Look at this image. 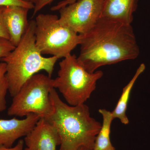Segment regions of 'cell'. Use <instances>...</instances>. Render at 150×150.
<instances>
[{"instance_id": "obj_8", "label": "cell", "mask_w": 150, "mask_h": 150, "mask_svg": "<svg viewBox=\"0 0 150 150\" xmlns=\"http://www.w3.org/2000/svg\"><path fill=\"white\" fill-rule=\"evenodd\" d=\"M24 150H56L61 139L55 127L46 119L41 118L34 128L25 137Z\"/></svg>"}, {"instance_id": "obj_20", "label": "cell", "mask_w": 150, "mask_h": 150, "mask_svg": "<svg viewBox=\"0 0 150 150\" xmlns=\"http://www.w3.org/2000/svg\"><path fill=\"white\" fill-rule=\"evenodd\" d=\"M24 142L23 140L21 139L18 141L17 144L15 146L11 148H6L0 146V150H23Z\"/></svg>"}, {"instance_id": "obj_3", "label": "cell", "mask_w": 150, "mask_h": 150, "mask_svg": "<svg viewBox=\"0 0 150 150\" xmlns=\"http://www.w3.org/2000/svg\"><path fill=\"white\" fill-rule=\"evenodd\" d=\"M35 20L29 21L27 31L17 46L1 60L6 65L8 92L13 97L25 83L40 71L51 77L57 57H43L35 43Z\"/></svg>"}, {"instance_id": "obj_19", "label": "cell", "mask_w": 150, "mask_h": 150, "mask_svg": "<svg viewBox=\"0 0 150 150\" xmlns=\"http://www.w3.org/2000/svg\"><path fill=\"white\" fill-rule=\"evenodd\" d=\"M76 1L77 0H63L59 2L56 5L51 7V10L52 11H59L60 8L63 7L74 2Z\"/></svg>"}, {"instance_id": "obj_7", "label": "cell", "mask_w": 150, "mask_h": 150, "mask_svg": "<svg viewBox=\"0 0 150 150\" xmlns=\"http://www.w3.org/2000/svg\"><path fill=\"white\" fill-rule=\"evenodd\" d=\"M104 0H77L60 8V23L79 35L88 32L101 17Z\"/></svg>"}, {"instance_id": "obj_13", "label": "cell", "mask_w": 150, "mask_h": 150, "mask_svg": "<svg viewBox=\"0 0 150 150\" xmlns=\"http://www.w3.org/2000/svg\"><path fill=\"white\" fill-rule=\"evenodd\" d=\"M103 118L101 128L95 142L93 150H115L110 139V128L113 119L112 112L105 109H99Z\"/></svg>"}, {"instance_id": "obj_1", "label": "cell", "mask_w": 150, "mask_h": 150, "mask_svg": "<svg viewBox=\"0 0 150 150\" xmlns=\"http://www.w3.org/2000/svg\"><path fill=\"white\" fill-rule=\"evenodd\" d=\"M79 35L77 59L89 73L102 66L134 60L140 54L131 25L100 18L88 32Z\"/></svg>"}, {"instance_id": "obj_17", "label": "cell", "mask_w": 150, "mask_h": 150, "mask_svg": "<svg viewBox=\"0 0 150 150\" xmlns=\"http://www.w3.org/2000/svg\"><path fill=\"white\" fill-rule=\"evenodd\" d=\"M54 0H32L31 2L34 5L33 16L35 15L38 12L46 6L50 4Z\"/></svg>"}, {"instance_id": "obj_4", "label": "cell", "mask_w": 150, "mask_h": 150, "mask_svg": "<svg viewBox=\"0 0 150 150\" xmlns=\"http://www.w3.org/2000/svg\"><path fill=\"white\" fill-rule=\"evenodd\" d=\"M63 59L59 64L58 76L54 79V88L59 90L69 105L83 104L96 88L103 73L101 71L88 72L75 55L71 54Z\"/></svg>"}, {"instance_id": "obj_16", "label": "cell", "mask_w": 150, "mask_h": 150, "mask_svg": "<svg viewBox=\"0 0 150 150\" xmlns=\"http://www.w3.org/2000/svg\"><path fill=\"white\" fill-rule=\"evenodd\" d=\"M20 6L33 9L34 5L31 2H25L22 0H0V6Z\"/></svg>"}, {"instance_id": "obj_14", "label": "cell", "mask_w": 150, "mask_h": 150, "mask_svg": "<svg viewBox=\"0 0 150 150\" xmlns=\"http://www.w3.org/2000/svg\"><path fill=\"white\" fill-rule=\"evenodd\" d=\"M6 71V63L0 62V112L5 110L7 107L6 96L8 91V83Z\"/></svg>"}, {"instance_id": "obj_21", "label": "cell", "mask_w": 150, "mask_h": 150, "mask_svg": "<svg viewBox=\"0 0 150 150\" xmlns=\"http://www.w3.org/2000/svg\"><path fill=\"white\" fill-rule=\"evenodd\" d=\"M22 1H24L25 2H31L32 0H22Z\"/></svg>"}, {"instance_id": "obj_9", "label": "cell", "mask_w": 150, "mask_h": 150, "mask_svg": "<svg viewBox=\"0 0 150 150\" xmlns=\"http://www.w3.org/2000/svg\"><path fill=\"white\" fill-rule=\"evenodd\" d=\"M40 118L36 114H30L23 119L16 117L0 118V146L12 147L16 140L25 137L31 131Z\"/></svg>"}, {"instance_id": "obj_12", "label": "cell", "mask_w": 150, "mask_h": 150, "mask_svg": "<svg viewBox=\"0 0 150 150\" xmlns=\"http://www.w3.org/2000/svg\"><path fill=\"white\" fill-rule=\"evenodd\" d=\"M145 69L146 66L144 64H141L131 81L123 88L121 96L115 109L112 112L114 119L118 118L121 123L125 125H127L129 122V118L126 115V110L131 91L137 79L144 71Z\"/></svg>"}, {"instance_id": "obj_18", "label": "cell", "mask_w": 150, "mask_h": 150, "mask_svg": "<svg viewBox=\"0 0 150 150\" xmlns=\"http://www.w3.org/2000/svg\"><path fill=\"white\" fill-rule=\"evenodd\" d=\"M5 6H0V37L9 40V35L6 28L3 18V11Z\"/></svg>"}, {"instance_id": "obj_11", "label": "cell", "mask_w": 150, "mask_h": 150, "mask_svg": "<svg viewBox=\"0 0 150 150\" xmlns=\"http://www.w3.org/2000/svg\"><path fill=\"white\" fill-rule=\"evenodd\" d=\"M139 0H104L100 18L131 25Z\"/></svg>"}, {"instance_id": "obj_15", "label": "cell", "mask_w": 150, "mask_h": 150, "mask_svg": "<svg viewBox=\"0 0 150 150\" xmlns=\"http://www.w3.org/2000/svg\"><path fill=\"white\" fill-rule=\"evenodd\" d=\"M15 47L9 40L0 37V61L7 56Z\"/></svg>"}, {"instance_id": "obj_2", "label": "cell", "mask_w": 150, "mask_h": 150, "mask_svg": "<svg viewBox=\"0 0 150 150\" xmlns=\"http://www.w3.org/2000/svg\"><path fill=\"white\" fill-rule=\"evenodd\" d=\"M50 97L54 110L45 119L59 133V150H93L102 124L91 116L88 106L84 103L72 106L65 103L54 88Z\"/></svg>"}, {"instance_id": "obj_5", "label": "cell", "mask_w": 150, "mask_h": 150, "mask_svg": "<svg viewBox=\"0 0 150 150\" xmlns=\"http://www.w3.org/2000/svg\"><path fill=\"white\" fill-rule=\"evenodd\" d=\"M54 79L38 73L28 80L13 97L8 110L10 116L22 117L30 114L46 118L54 110L50 93Z\"/></svg>"}, {"instance_id": "obj_6", "label": "cell", "mask_w": 150, "mask_h": 150, "mask_svg": "<svg viewBox=\"0 0 150 150\" xmlns=\"http://www.w3.org/2000/svg\"><path fill=\"white\" fill-rule=\"evenodd\" d=\"M35 20V45L42 55L64 58L79 45L80 35L62 25L56 15L39 14Z\"/></svg>"}, {"instance_id": "obj_10", "label": "cell", "mask_w": 150, "mask_h": 150, "mask_svg": "<svg viewBox=\"0 0 150 150\" xmlns=\"http://www.w3.org/2000/svg\"><path fill=\"white\" fill-rule=\"evenodd\" d=\"M30 9L20 6H5L3 18L11 43L18 45L29 26L28 14Z\"/></svg>"}]
</instances>
